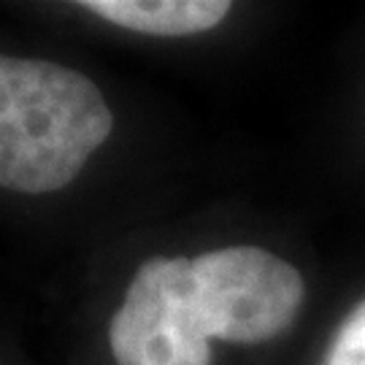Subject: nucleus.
Here are the masks:
<instances>
[{
	"instance_id": "nucleus-4",
	"label": "nucleus",
	"mask_w": 365,
	"mask_h": 365,
	"mask_svg": "<svg viewBox=\"0 0 365 365\" xmlns=\"http://www.w3.org/2000/svg\"><path fill=\"white\" fill-rule=\"evenodd\" d=\"M84 9L106 22L146 36H192L217 27L230 11L227 0H87Z\"/></svg>"
},
{
	"instance_id": "nucleus-2",
	"label": "nucleus",
	"mask_w": 365,
	"mask_h": 365,
	"mask_svg": "<svg viewBox=\"0 0 365 365\" xmlns=\"http://www.w3.org/2000/svg\"><path fill=\"white\" fill-rule=\"evenodd\" d=\"M303 298L300 271L268 249L225 247L192 257V303L209 339L265 344L295 322Z\"/></svg>"
},
{
	"instance_id": "nucleus-5",
	"label": "nucleus",
	"mask_w": 365,
	"mask_h": 365,
	"mask_svg": "<svg viewBox=\"0 0 365 365\" xmlns=\"http://www.w3.org/2000/svg\"><path fill=\"white\" fill-rule=\"evenodd\" d=\"M322 365H365V300L341 322Z\"/></svg>"
},
{
	"instance_id": "nucleus-1",
	"label": "nucleus",
	"mask_w": 365,
	"mask_h": 365,
	"mask_svg": "<svg viewBox=\"0 0 365 365\" xmlns=\"http://www.w3.org/2000/svg\"><path fill=\"white\" fill-rule=\"evenodd\" d=\"M111 128L103 92L84 73L0 54V187L25 195L63 190Z\"/></svg>"
},
{
	"instance_id": "nucleus-3",
	"label": "nucleus",
	"mask_w": 365,
	"mask_h": 365,
	"mask_svg": "<svg viewBox=\"0 0 365 365\" xmlns=\"http://www.w3.org/2000/svg\"><path fill=\"white\" fill-rule=\"evenodd\" d=\"M117 365H211V339L192 303V260L152 257L108 325Z\"/></svg>"
}]
</instances>
